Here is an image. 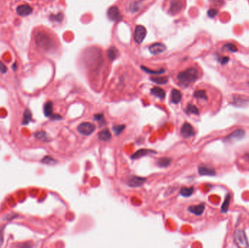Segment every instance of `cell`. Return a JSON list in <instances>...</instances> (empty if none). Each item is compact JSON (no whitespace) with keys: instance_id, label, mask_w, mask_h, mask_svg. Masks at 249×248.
<instances>
[{"instance_id":"6da1fadb","label":"cell","mask_w":249,"mask_h":248,"mask_svg":"<svg viewBox=\"0 0 249 248\" xmlns=\"http://www.w3.org/2000/svg\"><path fill=\"white\" fill-rule=\"evenodd\" d=\"M200 76L199 70L194 67H189L177 75V79L182 86L187 87L198 79Z\"/></svg>"},{"instance_id":"7a4b0ae2","label":"cell","mask_w":249,"mask_h":248,"mask_svg":"<svg viewBox=\"0 0 249 248\" xmlns=\"http://www.w3.org/2000/svg\"><path fill=\"white\" fill-rule=\"evenodd\" d=\"M36 45L43 51H50L55 47V42L51 36L44 31H40L34 36Z\"/></svg>"},{"instance_id":"3957f363","label":"cell","mask_w":249,"mask_h":248,"mask_svg":"<svg viewBox=\"0 0 249 248\" xmlns=\"http://www.w3.org/2000/svg\"><path fill=\"white\" fill-rule=\"evenodd\" d=\"M147 35V29L143 26L138 25L135 27L134 40L137 44H141Z\"/></svg>"},{"instance_id":"277c9868","label":"cell","mask_w":249,"mask_h":248,"mask_svg":"<svg viewBox=\"0 0 249 248\" xmlns=\"http://www.w3.org/2000/svg\"><path fill=\"white\" fill-rule=\"evenodd\" d=\"M95 126L92 123L90 122H83L79 124L77 127V131L79 133H80L81 135H90L95 131Z\"/></svg>"},{"instance_id":"5b68a950","label":"cell","mask_w":249,"mask_h":248,"mask_svg":"<svg viewBox=\"0 0 249 248\" xmlns=\"http://www.w3.org/2000/svg\"><path fill=\"white\" fill-rule=\"evenodd\" d=\"M235 241L239 247H249L247 237H246V234L243 231L238 230L236 231V233L235 234Z\"/></svg>"},{"instance_id":"8992f818","label":"cell","mask_w":249,"mask_h":248,"mask_svg":"<svg viewBox=\"0 0 249 248\" xmlns=\"http://www.w3.org/2000/svg\"><path fill=\"white\" fill-rule=\"evenodd\" d=\"M107 16L113 21H120L122 19V15L116 6H111L107 11Z\"/></svg>"},{"instance_id":"52a82bcc","label":"cell","mask_w":249,"mask_h":248,"mask_svg":"<svg viewBox=\"0 0 249 248\" xmlns=\"http://www.w3.org/2000/svg\"><path fill=\"white\" fill-rule=\"evenodd\" d=\"M147 181V179L142 177H139L136 175H131L127 181V185L132 188L140 187Z\"/></svg>"},{"instance_id":"ba28073f","label":"cell","mask_w":249,"mask_h":248,"mask_svg":"<svg viewBox=\"0 0 249 248\" xmlns=\"http://www.w3.org/2000/svg\"><path fill=\"white\" fill-rule=\"evenodd\" d=\"M195 129H194L190 124L185 122L182 125L181 128V135L184 138H188V137H192L195 135Z\"/></svg>"},{"instance_id":"9c48e42d","label":"cell","mask_w":249,"mask_h":248,"mask_svg":"<svg viewBox=\"0 0 249 248\" xmlns=\"http://www.w3.org/2000/svg\"><path fill=\"white\" fill-rule=\"evenodd\" d=\"M183 8V3L181 0H172L171 2L169 13L171 15H176L179 13Z\"/></svg>"},{"instance_id":"30bf717a","label":"cell","mask_w":249,"mask_h":248,"mask_svg":"<svg viewBox=\"0 0 249 248\" xmlns=\"http://www.w3.org/2000/svg\"><path fill=\"white\" fill-rule=\"evenodd\" d=\"M32 11V8L29 4H20L16 8L17 14L20 16H23V17H26V16L31 15Z\"/></svg>"},{"instance_id":"8fae6325","label":"cell","mask_w":249,"mask_h":248,"mask_svg":"<svg viewBox=\"0 0 249 248\" xmlns=\"http://www.w3.org/2000/svg\"><path fill=\"white\" fill-rule=\"evenodd\" d=\"M166 50V47L165 45L160 42H156L152 44L149 47V52L152 55H159L163 52Z\"/></svg>"},{"instance_id":"7c38bea8","label":"cell","mask_w":249,"mask_h":248,"mask_svg":"<svg viewBox=\"0 0 249 248\" xmlns=\"http://www.w3.org/2000/svg\"><path fill=\"white\" fill-rule=\"evenodd\" d=\"M156 153H157L156 151L151 150V149L141 148V149H139V150L137 151L136 152H135L131 156V159H138V158L145 157V156L151 154H156Z\"/></svg>"},{"instance_id":"4fadbf2b","label":"cell","mask_w":249,"mask_h":248,"mask_svg":"<svg viewBox=\"0 0 249 248\" xmlns=\"http://www.w3.org/2000/svg\"><path fill=\"white\" fill-rule=\"evenodd\" d=\"M189 211L193 214H195V215H201L204 212L205 210V204H198V205H194V206H190L188 208Z\"/></svg>"},{"instance_id":"5bb4252c","label":"cell","mask_w":249,"mask_h":248,"mask_svg":"<svg viewBox=\"0 0 249 248\" xmlns=\"http://www.w3.org/2000/svg\"><path fill=\"white\" fill-rule=\"evenodd\" d=\"M182 98V94L181 92L178 89H173L172 92H171V102L173 103V104H178L180 103Z\"/></svg>"},{"instance_id":"9a60e30c","label":"cell","mask_w":249,"mask_h":248,"mask_svg":"<svg viewBox=\"0 0 249 248\" xmlns=\"http://www.w3.org/2000/svg\"><path fill=\"white\" fill-rule=\"evenodd\" d=\"M198 172L202 175H214L216 174L215 170L205 165L198 167Z\"/></svg>"},{"instance_id":"2e32d148","label":"cell","mask_w":249,"mask_h":248,"mask_svg":"<svg viewBox=\"0 0 249 248\" xmlns=\"http://www.w3.org/2000/svg\"><path fill=\"white\" fill-rule=\"evenodd\" d=\"M98 136H99V139L102 141H108L111 138V132L109 131V130L107 129V128L102 130L101 131H100L99 135H98Z\"/></svg>"},{"instance_id":"e0dca14e","label":"cell","mask_w":249,"mask_h":248,"mask_svg":"<svg viewBox=\"0 0 249 248\" xmlns=\"http://www.w3.org/2000/svg\"><path fill=\"white\" fill-rule=\"evenodd\" d=\"M151 93L153 95L156 96L157 98H160V99H164L165 97V92L164 91L163 89L158 88V87H154V88L151 89Z\"/></svg>"},{"instance_id":"ac0fdd59","label":"cell","mask_w":249,"mask_h":248,"mask_svg":"<svg viewBox=\"0 0 249 248\" xmlns=\"http://www.w3.org/2000/svg\"><path fill=\"white\" fill-rule=\"evenodd\" d=\"M245 135V131L242 129H239L235 130V132L231 133L229 136L227 137V140H238L240 138H242Z\"/></svg>"},{"instance_id":"d6986e66","label":"cell","mask_w":249,"mask_h":248,"mask_svg":"<svg viewBox=\"0 0 249 248\" xmlns=\"http://www.w3.org/2000/svg\"><path fill=\"white\" fill-rule=\"evenodd\" d=\"M119 55L118 50L116 49L115 47H111L107 51V56H108V58L111 61H114L116 58H117Z\"/></svg>"},{"instance_id":"ffe728a7","label":"cell","mask_w":249,"mask_h":248,"mask_svg":"<svg viewBox=\"0 0 249 248\" xmlns=\"http://www.w3.org/2000/svg\"><path fill=\"white\" fill-rule=\"evenodd\" d=\"M194 97L200 100H208V96L206 94V91L204 89H198L194 93Z\"/></svg>"},{"instance_id":"44dd1931","label":"cell","mask_w":249,"mask_h":248,"mask_svg":"<svg viewBox=\"0 0 249 248\" xmlns=\"http://www.w3.org/2000/svg\"><path fill=\"white\" fill-rule=\"evenodd\" d=\"M171 159H170V158L163 157L157 160V164L160 167H165L169 166V165L171 164Z\"/></svg>"},{"instance_id":"7402d4cb","label":"cell","mask_w":249,"mask_h":248,"mask_svg":"<svg viewBox=\"0 0 249 248\" xmlns=\"http://www.w3.org/2000/svg\"><path fill=\"white\" fill-rule=\"evenodd\" d=\"M194 192V188L193 187H183L180 190V194L181 195L182 197H190L192 194H193Z\"/></svg>"},{"instance_id":"603a6c76","label":"cell","mask_w":249,"mask_h":248,"mask_svg":"<svg viewBox=\"0 0 249 248\" xmlns=\"http://www.w3.org/2000/svg\"><path fill=\"white\" fill-rule=\"evenodd\" d=\"M151 80L154 83L158 84H164L168 82V77H151Z\"/></svg>"},{"instance_id":"cb8c5ba5","label":"cell","mask_w":249,"mask_h":248,"mask_svg":"<svg viewBox=\"0 0 249 248\" xmlns=\"http://www.w3.org/2000/svg\"><path fill=\"white\" fill-rule=\"evenodd\" d=\"M186 111L187 113L188 114H196V115H198L199 114V109H198L197 106H195V105L192 104V103H189L187 105L186 107Z\"/></svg>"},{"instance_id":"d4e9b609","label":"cell","mask_w":249,"mask_h":248,"mask_svg":"<svg viewBox=\"0 0 249 248\" xmlns=\"http://www.w3.org/2000/svg\"><path fill=\"white\" fill-rule=\"evenodd\" d=\"M44 113L46 116H51L52 115V103L51 101L47 102L45 104Z\"/></svg>"},{"instance_id":"484cf974","label":"cell","mask_w":249,"mask_h":248,"mask_svg":"<svg viewBox=\"0 0 249 248\" xmlns=\"http://www.w3.org/2000/svg\"><path fill=\"white\" fill-rule=\"evenodd\" d=\"M141 69H143V71L146 73H150V74H154V75H160V74H162V73H163L165 72V69L164 68H161V69L160 70H151L149 68H148L147 67H145V66H141Z\"/></svg>"},{"instance_id":"4316f807","label":"cell","mask_w":249,"mask_h":248,"mask_svg":"<svg viewBox=\"0 0 249 248\" xmlns=\"http://www.w3.org/2000/svg\"><path fill=\"white\" fill-rule=\"evenodd\" d=\"M141 8V1H136L132 3L130 5V10L133 13H136Z\"/></svg>"},{"instance_id":"83f0119b","label":"cell","mask_w":249,"mask_h":248,"mask_svg":"<svg viewBox=\"0 0 249 248\" xmlns=\"http://www.w3.org/2000/svg\"><path fill=\"white\" fill-rule=\"evenodd\" d=\"M125 128V125H118L114 126V127H112V129L114 130V132H115V135H119L122 132V131L124 130Z\"/></svg>"},{"instance_id":"f1b7e54d","label":"cell","mask_w":249,"mask_h":248,"mask_svg":"<svg viewBox=\"0 0 249 248\" xmlns=\"http://www.w3.org/2000/svg\"><path fill=\"white\" fill-rule=\"evenodd\" d=\"M230 195H227L225 200V202H224V204H222V207H221V211H222L223 213L227 212L228 210V208H229V205H230Z\"/></svg>"},{"instance_id":"f546056e","label":"cell","mask_w":249,"mask_h":248,"mask_svg":"<svg viewBox=\"0 0 249 248\" xmlns=\"http://www.w3.org/2000/svg\"><path fill=\"white\" fill-rule=\"evenodd\" d=\"M93 119H94L95 121H99V122L100 124H101V125L106 123V121H105L104 114H95L94 116H93Z\"/></svg>"},{"instance_id":"4dcf8cb0","label":"cell","mask_w":249,"mask_h":248,"mask_svg":"<svg viewBox=\"0 0 249 248\" xmlns=\"http://www.w3.org/2000/svg\"><path fill=\"white\" fill-rule=\"evenodd\" d=\"M50 19L55 20L56 22H61L63 20V14L61 13H59L56 15H50Z\"/></svg>"},{"instance_id":"1f68e13d","label":"cell","mask_w":249,"mask_h":248,"mask_svg":"<svg viewBox=\"0 0 249 248\" xmlns=\"http://www.w3.org/2000/svg\"><path fill=\"white\" fill-rule=\"evenodd\" d=\"M31 115L30 111H26V112H25V114H24V124H25V125H26V124L29 123V121H30V119H31Z\"/></svg>"},{"instance_id":"d6a6232c","label":"cell","mask_w":249,"mask_h":248,"mask_svg":"<svg viewBox=\"0 0 249 248\" xmlns=\"http://www.w3.org/2000/svg\"><path fill=\"white\" fill-rule=\"evenodd\" d=\"M42 162L46 163V164H54V163H56V160H55L54 159H52V158L50 157H45L44 159H42Z\"/></svg>"},{"instance_id":"836d02e7","label":"cell","mask_w":249,"mask_h":248,"mask_svg":"<svg viewBox=\"0 0 249 248\" xmlns=\"http://www.w3.org/2000/svg\"><path fill=\"white\" fill-rule=\"evenodd\" d=\"M219 11L216 10V9H210V10L208 11V15L209 16L210 18H214L215 16L218 14Z\"/></svg>"},{"instance_id":"e575fe53","label":"cell","mask_w":249,"mask_h":248,"mask_svg":"<svg viewBox=\"0 0 249 248\" xmlns=\"http://www.w3.org/2000/svg\"><path fill=\"white\" fill-rule=\"evenodd\" d=\"M225 47H226L227 50H229L232 52L237 51V48L236 47V46H235L234 45L231 44V43H229V44H227L226 45H225Z\"/></svg>"},{"instance_id":"d590c367","label":"cell","mask_w":249,"mask_h":248,"mask_svg":"<svg viewBox=\"0 0 249 248\" xmlns=\"http://www.w3.org/2000/svg\"><path fill=\"white\" fill-rule=\"evenodd\" d=\"M8 72V67L0 61V72L2 73H5Z\"/></svg>"},{"instance_id":"8d00e7d4","label":"cell","mask_w":249,"mask_h":248,"mask_svg":"<svg viewBox=\"0 0 249 248\" xmlns=\"http://www.w3.org/2000/svg\"><path fill=\"white\" fill-rule=\"evenodd\" d=\"M219 61H220L222 64H225L226 63H227V62L229 61V58H227V57H222V58H221L220 60H219Z\"/></svg>"},{"instance_id":"74e56055","label":"cell","mask_w":249,"mask_h":248,"mask_svg":"<svg viewBox=\"0 0 249 248\" xmlns=\"http://www.w3.org/2000/svg\"><path fill=\"white\" fill-rule=\"evenodd\" d=\"M17 65H18V64H17L16 62L13 63V69L14 70V71H16L17 67H18V66H17Z\"/></svg>"},{"instance_id":"f35d334b","label":"cell","mask_w":249,"mask_h":248,"mask_svg":"<svg viewBox=\"0 0 249 248\" xmlns=\"http://www.w3.org/2000/svg\"><path fill=\"white\" fill-rule=\"evenodd\" d=\"M245 159L247 161H249V153L246 154L245 155Z\"/></svg>"},{"instance_id":"ab89813d","label":"cell","mask_w":249,"mask_h":248,"mask_svg":"<svg viewBox=\"0 0 249 248\" xmlns=\"http://www.w3.org/2000/svg\"><path fill=\"white\" fill-rule=\"evenodd\" d=\"M2 243V236L0 235V246H1Z\"/></svg>"}]
</instances>
